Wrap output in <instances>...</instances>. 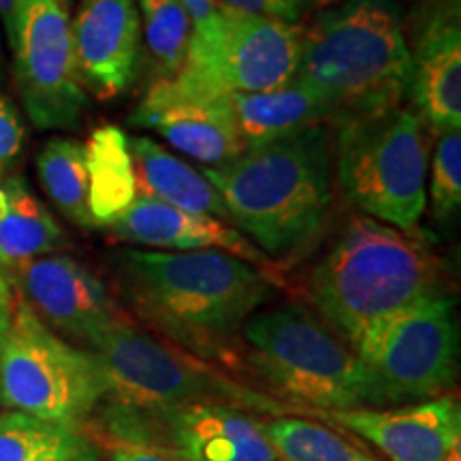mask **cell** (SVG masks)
Masks as SVG:
<instances>
[{"label":"cell","instance_id":"cell-2","mask_svg":"<svg viewBox=\"0 0 461 461\" xmlns=\"http://www.w3.org/2000/svg\"><path fill=\"white\" fill-rule=\"evenodd\" d=\"M229 221L274 265L295 263L325 230L333 199V143L325 124L248 148L205 167Z\"/></svg>","mask_w":461,"mask_h":461},{"label":"cell","instance_id":"cell-5","mask_svg":"<svg viewBox=\"0 0 461 461\" xmlns=\"http://www.w3.org/2000/svg\"><path fill=\"white\" fill-rule=\"evenodd\" d=\"M240 370L303 417L321 420L330 411L374 408L370 376L353 346L299 302L263 308L248 319Z\"/></svg>","mask_w":461,"mask_h":461},{"label":"cell","instance_id":"cell-25","mask_svg":"<svg viewBox=\"0 0 461 461\" xmlns=\"http://www.w3.org/2000/svg\"><path fill=\"white\" fill-rule=\"evenodd\" d=\"M263 429L282 461H378L319 419L280 414L263 420Z\"/></svg>","mask_w":461,"mask_h":461},{"label":"cell","instance_id":"cell-28","mask_svg":"<svg viewBox=\"0 0 461 461\" xmlns=\"http://www.w3.org/2000/svg\"><path fill=\"white\" fill-rule=\"evenodd\" d=\"M24 124L20 113L7 96L0 95V180L17 163L22 149H24Z\"/></svg>","mask_w":461,"mask_h":461},{"label":"cell","instance_id":"cell-21","mask_svg":"<svg viewBox=\"0 0 461 461\" xmlns=\"http://www.w3.org/2000/svg\"><path fill=\"white\" fill-rule=\"evenodd\" d=\"M68 244L43 201L17 176L0 180V272L7 276L39 257L56 255Z\"/></svg>","mask_w":461,"mask_h":461},{"label":"cell","instance_id":"cell-23","mask_svg":"<svg viewBox=\"0 0 461 461\" xmlns=\"http://www.w3.org/2000/svg\"><path fill=\"white\" fill-rule=\"evenodd\" d=\"M96 453L82 428L26 412H0V461H79Z\"/></svg>","mask_w":461,"mask_h":461},{"label":"cell","instance_id":"cell-26","mask_svg":"<svg viewBox=\"0 0 461 461\" xmlns=\"http://www.w3.org/2000/svg\"><path fill=\"white\" fill-rule=\"evenodd\" d=\"M146 54L154 82L176 77L186 60L193 20L180 0H137Z\"/></svg>","mask_w":461,"mask_h":461},{"label":"cell","instance_id":"cell-36","mask_svg":"<svg viewBox=\"0 0 461 461\" xmlns=\"http://www.w3.org/2000/svg\"><path fill=\"white\" fill-rule=\"evenodd\" d=\"M308 3L314 5V7L327 9V7H331V5H336V0H308Z\"/></svg>","mask_w":461,"mask_h":461},{"label":"cell","instance_id":"cell-34","mask_svg":"<svg viewBox=\"0 0 461 461\" xmlns=\"http://www.w3.org/2000/svg\"><path fill=\"white\" fill-rule=\"evenodd\" d=\"M14 308V305H11ZM11 308L9 310H0V357H3V344H5V336L9 331V322H11Z\"/></svg>","mask_w":461,"mask_h":461},{"label":"cell","instance_id":"cell-22","mask_svg":"<svg viewBox=\"0 0 461 461\" xmlns=\"http://www.w3.org/2000/svg\"><path fill=\"white\" fill-rule=\"evenodd\" d=\"M86 148L88 205L96 227H109L137 199L135 167L129 135L113 124H103L90 135Z\"/></svg>","mask_w":461,"mask_h":461},{"label":"cell","instance_id":"cell-24","mask_svg":"<svg viewBox=\"0 0 461 461\" xmlns=\"http://www.w3.org/2000/svg\"><path fill=\"white\" fill-rule=\"evenodd\" d=\"M37 173L45 194L68 222L95 229L96 222L88 205V167L82 141L54 137L37 157Z\"/></svg>","mask_w":461,"mask_h":461},{"label":"cell","instance_id":"cell-18","mask_svg":"<svg viewBox=\"0 0 461 461\" xmlns=\"http://www.w3.org/2000/svg\"><path fill=\"white\" fill-rule=\"evenodd\" d=\"M131 124L149 129L197 163L221 167L244 152L229 96L216 101H197L169 96L149 86L135 112Z\"/></svg>","mask_w":461,"mask_h":461},{"label":"cell","instance_id":"cell-30","mask_svg":"<svg viewBox=\"0 0 461 461\" xmlns=\"http://www.w3.org/2000/svg\"><path fill=\"white\" fill-rule=\"evenodd\" d=\"M109 461H177L169 455L154 451L146 447H132V445H105Z\"/></svg>","mask_w":461,"mask_h":461},{"label":"cell","instance_id":"cell-6","mask_svg":"<svg viewBox=\"0 0 461 461\" xmlns=\"http://www.w3.org/2000/svg\"><path fill=\"white\" fill-rule=\"evenodd\" d=\"M88 350L105 374L103 402L124 411L163 414L193 406H229L263 417L299 414L218 366L163 342L131 316L101 333Z\"/></svg>","mask_w":461,"mask_h":461},{"label":"cell","instance_id":"cell-19","mask_svg":"<svg viewBox=\"0 0 461 461\" xmlns=\"http://www.w3.org/2000/svg\"><path fill=\"white\" fill-rule=\"evenodd\" d=\"M229 103L246 149L310 126L331 124L336 115L327 96L297 75L278 88L229 96Z\"/></svg>","mask_w":461,"mask_h":461},{"label":"cell","instance_id":"cell-35","mask_svg":"<svg viewBox=\"0 0 461 461\" xmlns=\"http://www.w3.org/2000/svg\"><path fill=\"white\" fill-rule=\"evenodd\" d=\"M5 86V51H3V41H0V88Z\"/></svg>","mask_w":461,"mask_h":461},{"label":"cell","instance_id":"cell-37","mask_svg":"<svg viewBox=\"0 0 461 461\" xmlns=\"http://www.w3.org/2000/svg\"><path fill=\"white\" fill-rule=\"evenodd\" d=\"M445 461H461V445L455 447Z\"/></svg>","mask_w":461,"mask_h":461},{"label":"cell","instance_id":"cell-4","mask_svg":"<svg viewBox=\"0 0 461 461\" xmlns=\"http://www.w3.org/2000/svg\"><path fill=\"white\" fill-rule=\"evenodd\" d=\"M297 77L327 96L331 124L400 107L411 82V54L400 0H342L302 32Z\"/></svg>","mask_w":461,"mask_h":461},{"label":"cell","instance_id":"cell-38","mask_svg":"<svg viewBox=\"0 0 461 461\" xmlns=\"http://www.w3.org/2000/svg\"><path fill=\"white\" fill-rule=\"evenodd\" d=\"M79 461H99V459H96V453H95V455H88V457H84V459H79Z\"/></svg>","mask_w":461,"mask_h":461},{"label":"cell","instance_id":"cell-16","mask_svg":"<svg viewBox=\"0 0 461 461\" xmlns=\"http://www.w3.org/2000/svg\"><path fill=\"white\" fill-rule=\"evenodd\" d=\"M71 34L86 92L113 99L135 82L141 65L137 0H77Z\"/></svg>","mask_w":461,"mask_h":461},{"label":"cell","instance_id":"cell-8","mask_svg":"<svg viewBox=\"0 0 461 461\" xmlns=\"http://www.w3.org/2000/svg\"><path fill=\"white\" fill-rule=\"evenodd\" d=\"M302 32L297 24L218 7L205 26L193 28L176 77L154 82L152 88L197 101L278 88L297 75Z\"/></svg>","mask_w":461,"mask_h":461},{"label":"cell","instance_id":"cell-27","mask_svg":"<svg viewBox=\"0 0 461 461\" xmlns=\"http://www.w3.org/2000/svg\"><path fill=\"white\" fill-rule=\"evenodd\" d=\"M431 216L448 221L461 205V131L438 132L429 176Z\"/></svg>","mask_w":461,"mask_h":461},{"label":"cell","instance_id":"cell-10","mask_svg":"<svg viewBox=\"0 0 461 461\" xmlns=\"http://www.w3.org/2000/svg\"><path fill=\"white\" fill-rule=\"evenodd\" d=\"M355 353L370 376L374 408L447 395L459 357L455 302L445 293L423 299L374 327Z\"/></svg>","mask_w":461,"mask_h":461},{"label":"cell","instance_id":"cell-14","mask_svg":"<svg viewBox=\"0 0 461 461\" xmlns=\"http://www.w3.org/2000/svg\"><path fill=\"white\" fill-rule=\"evenodd\" d=\"M411 82L406 101L425 129H461V0H419L403 17Z\"/></svg>","mask_w":461,"mask_h":461},{"label":"cell","instance_id":"cell-1","mask_svg":"<svg viewBox=\"0 0 461 461\" xmlns=\"http://www.w3.org/2000/svg\"><path fill=\"white\" fill-rule=\"evenodd\" d=\"M118 295L141 330L224 370H240L241 330L278 293L274 272L221 250L124 248Z\"/></svg>","mask_w":461,"mask_h":461},{"label":"cell","instance_id":"cell-29","mask_svg":"<svg viewBox=\"0 0 461 461\" xmlns=\"http://www.w3.org/2000/svg\"><path fill=\"white\" fill-rule=\"evenodd\" d=\"M216 5L235 14L272 17V20L297 24L310 3L308 0H216Z\"/></svg>","mask_w":461,"mask_h":461},{"label":"cell","instance_id":"cell-39","mask_svg":"<svg viewBox=\"0 0 461 461\" xmlns=\"http://www.w3.org/2000/svg\"><path fill=\"white\" fill-rule=\"evenodd\" d=\"M278 461H282V459H278Z\"/></svg>","mask_w":461,"mask_h":461},{"label":"cell","instance_id":"cell-3","mask_svg":"<svg viewBox=\"0 0 461 461\" xmlns=\"http://www.w3.org/2000/svg\"><path fill=\"white\" fill-rule=\"evenodd\" d=\"M440 261L412 230L353 218L310 269L305 297L353 348L380 322L442 293Z\"/></svg>","mask_w":461,"mask_h":461},{"label":"cell","instance_id":"cell-31","mask_svg":"<svg viewBox=\"0 0 461 461\" xmlns=\"http://www.w3.org/2000/svg\"><path fill=\"white\" fill-rule=\"evenodd\" d=\"M180 3L188 11L190 20H193V28L205 26L218 11L216 0H180Z\"/></svg>","mask_w":461,"mask_h":461},{"label":"cell","instance_id":"cell-11","mask_svg":"<svg viewBox=\"0 0 461 461\" xmlns=\"http://www.w3.org/2000/svg\"><path fill=\"white\" fill-rule=\"evenodd\" d=\"M265 419L229 406L140 414L101 402L84 431L96 447H146L177 461H278Z\"/></svg>","mask_w":461,"mask_h":461},{"label":"cell","instance_id":"cell-13","mask_svg":"<svg viewBox=\"0 0 461 461\" xmlns=\"http://www.w3.org/2000/svg\"><path fill=\"white\" fill-rule=\"evenodd\" d=\"M14 297L22 299L60 338L92 344L118 321L126 319L105 282L84 263L67 255H48L5 276Z\"/></svg>","mask_w":461,"mask_h":461},{"label":"cell","instance_id":"cell-7","mask_svg":"<svg viewBox=\"0 0 461 461\" xmlns=\"http://www.w3.org/2000/svg\"><path fill=\"white\" fill-rule=\"evenodd\" d=\"M339 193L355 210L400 230H414L428 205V137L411 107L333 122Z\"/></svg>","mask_w":461,"mask_h":461},{"label":"cell","instance_id":"cell-32","mask_svg":"<svg viewBox=\"0 0 461 461\" xmlns=\"http://www.w3.org/2000/svg\"><path fill=\"white\" fill-rule=\"evenodd\" d=\"M22 0H0V24L5 26V34H7V43L11 41L15 32V22L20 15Z\"/></svg>","mask_w":461,"mask_h":461},{"label":"cell","instance_id":"cell-12","mask_svg":"<svg viewBox=\"0 0 461 461\" xmlns=\"http://www.w3.org/2000/svg\"><path fill=\"white\" fill-rule=\"evenodd\" d=\"M9 50L31 122L41 131L73 129L88 107V92L75 60L68 9L58 0H22Z\"/></svg>","mask_w":461,"mask_h":461},{"label":"cell","instance_id":"cell-33","mask_svg":"<svg viewBox=\"0 0 461 461\" xmlns=\"http://www.w3.org/2000/svg\"><path fill=\"white\" fill-rule=\"evenodd\" d=\"M14 305V291H11L7 278L0 272V310H9Z\"/></svg>","mask_w":461,"mask_h":461},{"label":"cell","instance_id":"cell-9","mask_svg":"<svg viewBox=\"0 0 461 461\" xmlns=\"http://www.w3.org/2000/svg\"><path fill=\"white\" fill-rule=\"evenodd\" d=\"M105 393L99 359L51 331L22 299L14 297L0 357V403L84 429Z\"/></svg>","mask_w":461,"mask_h":461},{"label":"cell","instance_id":"cell-17","mask_svg":"<svg viewBox=\"0 0 461 461\" xmlns=\"http://www.w3.org/2000/svg\"><path fill=\"white\" fill-rule=\"evenodd\" d=\"M107 229L113 240L149 248V250H221L267 272H274L276 267L250 240L218 218L190 214V212L177 210L163 201L141 197V194H137L129 210Z\"/></svg>","mask_w":461,"mask_h":461},{"label":"cell","instance_id":"cell-15","mask_svg":"<svg viewBox=\"0 0 461 461\" xmlns=\"http://www.w3.org/2000/svg\"><path fill=\"white\" fill-rule=\"evenodd\" d=\"M321 420L353 431L391 461H445L461 445L459 402L448 393L406 406L330 411Z\"/></svg>","mask_w":461,"mask_h":461},{"label":"cell","instance_id":"cell-20","mask_svg":"<svg viewBox=\"0 0 461 461\" xmlns=\"http://www.w3.org/2000/svg\"><path fill=\"white\" fill-rule=\"evenodd\" d=\"M137 194L190 212L229 221L218 190L193 165L184 163L149 137H129Z\"/></svg>","mask_w":461,"mask_h":461}]
</instances>
